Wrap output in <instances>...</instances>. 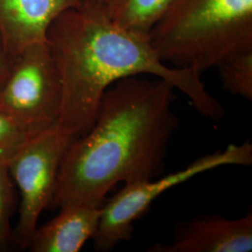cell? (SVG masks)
I'll return each mask as SVG.
<instances>
[{"mask_svg": "<svg viewBox=\"0 0 252 252\" xmlns=\"http://www.w3.org/2000/svg\"><path fill=\"white\" fill-rule=\"evenodd\" d=\"M75 138L59 126L31 136L8 160L9 174L20 192L15 236L28 247L38 219L50 206L63 155Z\"/></svg>", "mask_w": 252, "mask_h": 252, "instance_id": "8992f818", "label": "cell"}, {"mask_svg": "<svg viewBox=\"0 0 252 252\" xmlns=\"http://www.w3.org/2000/svg\"><path fill=\"white\" fill-rule=\"evenodd\" d=\"M59 214L37 227L28 247L33 252H79L99 225L101 207L71 202L61 206Z\"/></svg>", "mask_w": 252, "mask_h": 252, "instance_id": "9c48e42d", "label": "cell"}, {"mask_svg": "<svg viewBox=\"0 0 252 252\" xmlns=\"http://www.w3.org/2000/svg\"><path fill=\"white\" fill-rule=\"evenodd\" d=\"M173 0H108L105 9L118 27L150 37Z\"/></svg>", "mask_w": 252, "mask_h": 252, "instance_id": "30bf717a", "label": "cell"}, {"mask_svg": "<svg viewBox=\"0 0 252 252\" xmlns=\"http://www.w3.org/2000/svg\"><path fill=\"white\" fill-rule=\"evenodd\" d=\"M29 136L0 108V157L9 160Z\"/></svg>", "mask_w": 252, "mask_h": 252, "instance_id": "4fadbf2b", "label": "cell"}, {"mask_svg": "<svg viewBox=\"0 0 252 252\" xmlns=\"http://www.w3.org/2000/svg\"><path fill=\"white\" fill-rule=\"evenodd\" d=\"M47 43L56 63L62 105L58 126L74 138L94 123L105 92L122 79L153 75L182 92L200 114L219 122L224 110L191 68L170 67L150 37L118 27L105 7L92 0L65 10L52 24Z\"/></svg>", "mask_w": 252, "mask_h": 252, "instance_id": "7a4b0ae2", "label": "cell"}, {"mask_svg": "<svg viewBox=\"0 0 252 252\" xmlns=\"http://www.w3.org/2000/svg\"><path fill=\"white\" fill-rule=\"evenodd\" d=\"M61 105L60 76L47 41L28 46L0 83V108L31 137L58 126Z\"/></svg>", "mask_w": 252, "mask_h": 252, "instance_id": "5b68a950", "label": "cell"}, {"mask_svg": "<svg viewBox=\"0 0 252 252\" xmlns=\"http://www.w3.org/2000/svg\"><path fill=\"white\" fill-rule=\"evenodd\" d=\"M252 163V144H230L224 150L200 157L179 171L157 180H142L125 184L117 193L105 200L101 206L97 231L94 236V249L107 252L118 244L131 239L134 223L150 209L153 202L166 190L218 167L227 165L250 166Z\"/></svg>", "mask_w": 252, "mask_h": 252, "instance_id": "277c9868", "label": "cell"}, {"mask_svg": "<svg viewBox=\"0 0 252 252\" xmlns=\"http://www.w3.org/2000/svg\"><path fill=\"white\" fill-rule=\"evenodd\" d=\"M12 179L8 160L0 157V252H6L12 238L10 220L14 210Z\"/></svg>", "mask_w": 252, "mask_h": 252, "instance_id": "7c38bea8", "label": "cell"}, {"mask_svg": "<svg viewBox=\"0 0 252 252\" xmlns=\"http://www.w3.org/2000/svg\"><path fill=\"white\" fill-rule=\"evenodd\" d=\"M252 212L238 219L206 215L177 226L171 244H155L153 252H251Z\"/></svg>", "mask_w": 252, "mask_h": 252, "instance_id": "52a82bcc", "label": "cell"}, {"mask_svg": "<svg viewBox=\"0 0 252 252\" xmlns=\"http://www.w3.org/2000/svg\"><path fill=\"white\" fill-rule=\"evenodd\" d=\"M224 90L252 99V50L237 54L219 66Z\"/></svg>", "mask_w": 252, "mask_h": 252, "instance_id": "8fae6325", "label": "cell"}, {"mask_svg": "<svg viewBox=\"0 0 252 252\" xmlns=\"http://www.w3.org/2000/svg\"><path fill=\"white\" fill-rule=\"evenodd\" d=\"M175 87L162 79H122L105 92L89 131L61 162L49 207L80 202L101 207L119 183L156 179L178 128Z\"/></svg>", "mask_w": 252, "mask_h": 252, "instance_id": "6da1fadb", "label": "cell"}, {"mask_svg": "<svg viewBox=\"0 0 252 252\" xmlns=\"http://www.w3.org/2000/svg\"><path fill=\"white\" fill-rule=\"evenodd\" d=\"M81 0H0V36L13 59L28 46L46 42L59 15Z\"/></svg>", "mask_w": 252, "mask_h": 252, "instance_id": "ba28073f", "label": "cell"}, {"mask_svg": "<svg viewBox=\"0 0 252 252\" xmlns=\"http://www.w3.org/2000/svg\"><path fill=\"white\" fill-rule=\"evenodd\" d=\"M92 1H95V2H97V3H100V4H102L104 7L107 6V4H108V0H92Z\"/></svg>", "mask_w": 252, "mask_h": 252, "instance_id": "9a60e30c", "label": "cell"}, {"mask_svg": "<svg viewBox=\"0 0 252 252\" xmlns=\"http://www.w3.org/2000/svg\"><path fill=\"white\" fill-rule=\"evenodd\" d=\"M150 40L165 63L219 67L252 50V0H173Z\"/></svg>", "mask_w": 252, "mask_h": 252, "instance_id": "3957f363", "label": "cell"}, {"mask_svg": "<svg viewBox=\"0 0 252 252\" xmlns=\"http://www.w3.org/2000/svg\"><path fill=\"white\" fill-rule=\"evenodd\" d=\"M12 58L9 56L0 36V83L9 71Z\"/></svg>", "mask_w": 252, "mask_h": 252, "instance_id": "5bb4252c", "label": "cell"}]
</instances>
